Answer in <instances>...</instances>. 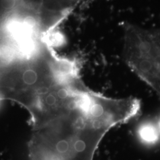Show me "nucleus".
<instances>
[{
	"instance_id": "nucleus-1",
	"label": "nucleus",
	"mask_w": 160,
	"mask_h": 160,
	"mask_svg": "<svg viewBox=\"0 0 160 160\" xmlns=\"http://www.w3.org/2000/svg\"><path fill=\"white\" fill-rule=\"evenodd\" d=\"M126 119L118 101L88 93L62 114L32 128L29 160H92L105 134Z\"/></svg>"
},
{
	"instance_id": "nucleus-3",
	"label": "nucleus",
	"mask_w": 160,
	"mask_h": 160,
	"mask_svg": "<svg viewBox=\"0 0 160 160\" xmlns=\"http://www.w3.org/2000/svg\"><path fill=\"white\" fill-rule=\"evenodd\" d=\"M138 137L143 143L154 144L160 140V129L155 120H147L138 126Z\"/></svg>"
},
{
	"instance_id": "nucleus-2",
	"label": "nucleus",
	"mask_w": 160,
	"mask_h": 160,
	"mask_svg": "<svg viewBox=\"0 0 160 160\" xmlns=\"http://www.w3.org/2000/svg\"><path fill=\"white\" fill-rule=\"evenodd\" d=\"M125 55L129 67L160 96V29L126 26Z\"/></svg>"
},
{
	"instance_id": "nucleus-4",
	"label": "nucleus",
	"mask_w": 160,
	"mask_h": 160,
	"mask_svg": "<svg viewBox=\"0 0 160 160\" xmlns=\"http://www.w3.org/2000/svg\"><path fill=\"white\" fill-rule=\"evenodd\" d=\"M155 121H156L157 124L158 126L159 127V128H160V114L159 115V116L157 118V119H155Z\"/></svg>"
}]
</instances>
